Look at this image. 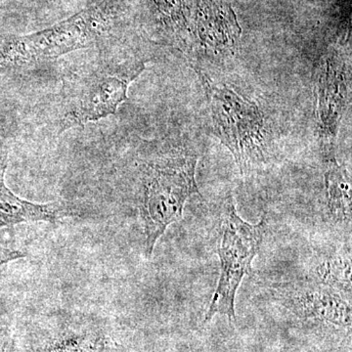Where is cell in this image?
Masks as SVG:
<instances>
[{
	"label": "cell",
	"instance_id": "obj_1",
	"mask_svg": "<svg viewBox=\"0 0 352 352\" xmlns=\"http://www.w3.org/2000/svg\"><path fill=\"white\" fill-rule=\"evenodd\" d=\"M197 164L195 153L180 149L157 155L139 166L138 206L144 229L146 258H152L168 227L182 219L187 201L201 195Z\"/></svg>",
	"mask_w": 352,
	"mask_h": 352
},
{
	"label": "cell",
	"instance_id": "obj_2",
	"mask_svg": "<svg viewBox=\"0 0 352 352\" xmlns=\"http://www.w3.org/2000/svg\"><path fill=\"white\" fill-rule=\"evenodd\" d=\"M212 133L231 154L242 175L263 170L274 157L267 122L256 102L227 85H217L199 68Z\"/></svg>",
	"mask_w": 352,
	"mask_h": 352
},
{
	"label": "cell",
	"instance_id": "obj_3",
	"mask_svg": "<svg viewBox=\"0 0 352 352\" xmlns=\"http://www.w3.org/2000/svg\"><path fill=\"white\" fill-rule=\"evenodd\" d=\"M145 69V61L132 54L106 52L64 87L62 131L83 126L113 115L127 99V90Z\"/></svg>",
	"mask_w": 352,
	"mask_h": 352
},
{
	"label": "cell",
	"instance_id": "obj_4",
	"mask_svg": "<svg viewBox=\"0 0 352 352\" xmlns=\"http://www.w3.org/2000/svg\"><path fill=\"white\" fill-rule=\"evenodd\" d=\"M113 21L110 7L95 4L43 31L0 36V76L99 45L107 38Z\"/></svg>",
	"mask_w": 352,
	"mask_h": 352
},
{
	"label": "cell",
	"instance_id": "obj_5",
	"mask_svg": "<svg viewBox=\"0 0 352 352\" xmlns=\"http://www.w3.org/2000/svg\"><path fill=\"white\" fill-rule=\"evenodd\" d=\"M265 217L256 224L245 221L236 208L232 193L224 200L220 217L217 252L220 261L219 283L205 316V323L215 315L236 320L235 300L243 279L251 275L252 261L263 244Z\"/></svg>",
	"mask_w": 352,
	"mask_h": 352
},
{
	"label": "cell",
	"instance_id": "obj_6",
	"mask_svg": "<svg viewBox=\"0 0 352 352\" xmlns=\"http://www.w3.org/2000/svg\"><path fill=\"white\" fill-rule=\"evenodd\" d=\"M351 63L339 50H329L319 61L315 80V124L324 163L336 159L340 124L351 102Z\"/></svg>",
	"mask_w": 352,
	"mask_h": 352
},
{
	"label": "cell",
	"instance_id": "obj_7",
	"mask_svg": "<svg viewBox=\"0 0 352 352\" xmlns=\"http://www.w3.org/2000/svg\"><path fill=\"white\" fill-rule=\"evenodd\" d=\"M273 300L298 320L351 332V289L311 277L271 285Z\"/></svg>",
	"mask_w": 352,
	"mask_h": 352
},
{
	"label": "cell",
	"instance_id": "obj_8",
	"mask_svg": "<svg viewBox=\"0 0 352 352\" xmlns=\"http://www.w3.org/2000/svg\"><path fill=\"white\" fill-rule=\"evenodd\" d=\"M242 28L224 0H196L193 10L194 43L206 54L226 56L239 44Z\"/></svg>",
	"mask_w": 352,
	"mask_h": 352
},
{
	"label": "cell",
	"instance_id": "obj_9",
	"mask_svg": "<svg viewBox=\"0 0 352 352\" xmlns=\"http://www.w3.org/2000/svg\"><path fill=\"white\" fill-rule=\"evenodd\" d=\"M8 152L0 145V228L31 222H56L72 214L71 208L64 203H32L14 194L7 187L6 173Z\"/></svg>",
	"mask_w": 352,
	"mask_h": 352
},
{
	"label": "cell",
	"instance_id": "obj_10",
	"mask_svg": "<svg viewBox=\"0 0 352 352\" xmlns=\"http://www.w3.org/2000/svg\"><path fill=\"white\" fill-rule=\"evenodd\" d=\"M147 4L159 38L166 45L192 56L195 48L194 8L187 0H147Z\"/></svg>",
	"mask_w": 352,
	"mask_h": 352
},
{
	"label": "cell",
	"instance_id": "obj_11",
	"mask_svg": "<svg viewBox=\"0 0 352 352\" xmlns=\"http://www.w3.org/2000/svg\"><path fill=\"white\" fill-rule=\"evenodd\" d=\"M326 166V204L331 219L337 223L351 227V177L346 168L333 159L324 163Z\"/></svg>",
	"mask_w": 352,
	"mask_h": 352
},
{
	"label": "cell",
	"instance_id": "obj_12",
	"mask_svg": "<svg viewBox=\"0 0 352 352\" xmlns=\"http://www.w3.org/2000/svg\"><path fill=\"white\" fill-rule=\"evenodd\" d=\"M112 340L100 329H65L46 340L41 352H110Z\"/></svg>",
	"mask_w": 352,
	"mask_h": 352
},
{
	"label": "cell",
	"instance_id": "obj_13",
	"mask_svg": "<svg viewBox=\"0 0 352 352\" xmlns=\"http://www.w3.org/2000/svg\"><path fill=\"white\" fill-rule=\"evenodd\" d=\"M309 277L340 288L351 289V252L329 254L317 259Z\"/></svg>",
	"mask_w": 352,
	"mask_h": 352
},
{
	"label": "cell",
	"instance_id": "obj_14",
	"mask_svg": "<svg viewBox=\"0 0 352 352\" xmlns=\"http://www.w3.org/2000/svg\"><path fill=\"white\" fill-rule=\"evenodd\" d=\"M25 256L24 252L0 245V266L25 258Z\"/></svg>",
	"mask_w": 352,
	"mask_h": 352
},
{
	"label": "cell",
	"instance_id": "obj_15",
	"mask_svg": "<svg viewBox=\"0 0 352 352\" xmlns=\"http://www.w3.org/2000/svg\"><path fill=\"white\" fill-rule=\"evenodd\" d=\"M12 338L8 328L0 327V352H10Z\"/></svg>",
	"mask_w": 352,
	"mask_h": 352
}]
</instances>
